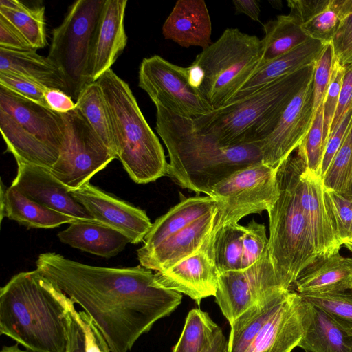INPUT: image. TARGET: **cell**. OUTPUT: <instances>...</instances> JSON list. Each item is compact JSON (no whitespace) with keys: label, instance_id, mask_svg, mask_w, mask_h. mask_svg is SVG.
Returning <instances> with one entry per match:
<instances>
[{"label":"cell","instance_id":"11","mask_svg":"<svg viewBox=\"0 0 352 352\" xmlns=\"http://www.w3.org/2000/svg\"><path fill=\"white\" fill-rule=\"evenodd\" d=\"M60 114L64 123V146L50 171L72 191L89 182L94 175L118 157L76 107Z\"/></svg>","mask_w":352,"mask_h":352},{"label":"cell","instance_id":"23","mask_svg":"<svg viewBox=\"0 0 352 352\" xmlns=\"http://www.w3.org/2000/svg\"><path fill=\"white\" fill-rule=\"evenodd\" d=\"M300 295L352 290V258L340 252L322 256L306 267L294 283Z\"/></svg>","mask_w":352,"mask_h":352},{"label":"cell","instance_id":"51","mask_svg":"<svg viewBox=\"0 0 352 352\" xmlns=\"http://www.w3.org/2000/svg\"><path fill=\"white\" fill-rule=\"evenodd\" d=\"M236 13L245 14L255 21H259L261 9L255 0H234L232 1Z\"/></svg>","mask_w":352,"mask_h":352},{"label":"cell","instance_id":"5","mask_svg":"<svg viewBox=\"0 0 352 352\" xmlns=\"http://www.w3.org/2000/svg\"><path fill=\"white\" fill-rule=\"evenodd\" d=\"M96 82L105 99L117 157L130 178L145 184L168 175L169 164L162 146L129 85L111 69Z\"/></svg>","mask_w":352,"mask_h":352},{"label":"cell","instance_id":"22","mask_svg":"<svg viewBox=\"0 0 352 352\" xmlns=\"http://www.w3.org/2000/svg\"><path fill=\"white\" fill-rule=\"evenodd\" d=\"M212 24L204 0H179L162 26V34L182 47H201L212 43Z\"/></svg>","mask_w":352,"mask_h":352},{"label":"cell","instance_id":"24","mask_svg":"<svg viewBox=\"0 0 352 352\" xmlns=\"http://www.w3.org/2000/svg\"><path fill=\"white\" fill-rule=\"evenodd\" d=\"M324 45L321 41L309 39L285 54L264 63L230 102L244 98L278 78L314 65Z\"/></svg>","mask_w":352,"mask_h":352},{"label":"cell","instance_id":"1","mask_svg":"<svg viewBox=\"0 0 352 352\" xmlns=\"http://www.w3.org/2000/svg\"><path fill=\"white\" fill-rule=\"evenodd\" d=\"M36 270L90 316L111 352H129L160 319L181 304V293L163 286L141 265L98 267L55 252L41 254Z\"/></svg>","mask_w":352,"mask_h":352},{"label":"cell","instance_id":"17","mask_svg":"<svg viewBox=\"0 0 352 352\" xmlns=\"http://www.w3.org/2000/svg\"><path fill=\"white\" fill-rule=\"evenodd\" d=\"M16 164L17 173L12 187L46 208L81 221L100 223L74 198L50 169L23 162Z\"/></svg>","mask_w":352,"mask_h":352},{"label":"cell","instance_id":"15","mask_svg":"<svg viewBox=\"0 0 352 352\" xmlns=\"http://www.w3.org/2000/svg\"><path fill=\"white\" fill-rule=\"evenodd\" d=\"M70 193L94 219L121 233L131 243L137 244L144 241L153 226L145 211L102 191L89 182Z\"/></svg>","mask_w":352,"mask_h":352},{"label":"cell","instance_id":"4","mask_svg":"<svg viewBox=\"0 0 352 352\" xmlns=\"http://www.w3.org/2000/svg\"><path fill=\"white\" fill-rule=\"evenodd\" d=\"M315 63L192 119L195 128L223 146L260 143L274 130L289 102L313 74Z\"/></svg>","mask_w":352,"mask_h":352},{"label":"cell","instance_id":"10","mask_svg":"<svg viewBox=\"0 0 352 352\" xmlns=\"http://www.w3.org/2000/svg\"><path fill=\"white\" fill-rule=\"evenodd\" d=\"M278 169L263 162L255 164L233 173L214 188L208 195L217 203L213 228L207 239L211 246L214 236L224 226L272 208L279 195Z\"/></svg>","mask_w":352,"mask_h":352},{"label":"cell","instance_id":"41","mask_svg":"<svg viewBox=\"0 0 352 352\" xmlns=\"http://www.w3.org/2000/svg\"><path fill=\"white\" fill-rule=\"evenodd\" d=\"M268 244L266 228L252 219L247 226L243 238L241 270L248 268L261 257Z\"/></svg>","mask_w":352,"mask_h":352},{"label":"cell","instance_id":"56","mask_svg":"<svg viewBox=\"0 0 352 352\" xmlns=\"http://www.w3.org/2000/svg\"><path fill=\"white\" fill-rule=\"evenodd\" d=\"M343 245L352 252V239H347L343 242Z\"/></svg>","mask_w":352,"mask_h":352},{"label":"cell","instance_id":"12","mask_svg":"<svg viewBox=\"0 0 352 352\" xmlns=\"http://www.w3.org/2000/svg\"><path fill=\"white\" fill-rule=\"evenodd\" d=\"M139 87L156 106L195 119L214 109L187 79L186 67L176 65L158 55L142 60L139 69Z\"/></svg>","mask_w":352,"mask_h":352},{"label":"cell","instance_id":"21","mask_svg":"<svg viewBox=\"0 0 352 352\" xmlns=\"http://www.w3.org/2000/svg\"><path fill=\"white\" fill-rule=\"evenodd\" d=\"M217 210L198 219L154 249L138 254L140 265L162 272L198 251L212 230Z\"/></svg>","mask_w":352,"mask_h":352},{"label":"cell","instance_id":"27","mask_svg":"<svg viewBox=\"0 0 352 352\" xmlns=\"http://www.w3.org/2000/svg\"><path fill=\"white\" fill-rule=\"evenodd\" d=\"M0 197L1 221L7 217L28 228L50 229L81 221L46 208L2 182Z\"/></svg>","mask_w":352,"mask_h":352},{"label":"cell","instance_id":"9","mask_svg":"<svg viewBox=\"0 0 352 352\" xmlns=\"http://www.w3.org/2000/svg\"><path fill=\"white\" fill-rule=\"evenodd\" d=\"M104 1H76L52 32L47 58L59 70L68 95L75 102L82 90L92 82L89 60Z\"/></svg>","mask_w":352,"mask_h":352},{"label":"cell","instance_id":"54","mask_svg":"<svg viewBox=\"0 0 352 352\" xmlns=\"http://www.w3.org/2000/svg\"><path fill=\"white\" fill-rule=\"evenodd\" d=\"M18 343L11 346H3L0 352H34L28 349H21Z\"/></svg>","mask_w":352,"mask_h":352},{"label":"cell","instance_id":"3","mask_svg":"<svg viewBox=\"0 0 352 352\" xmlns=\"http://www.w3.org/2000/svg\"><path fill=\"white\" fill-rule=\"evenodd\" d=\"M68 296L36 269L0 289V332L34 352H67Z\"/></svg>","mask_w":352,"mask_h":352},{"label":"cell","instance_id":"25","mask_svg":"<svg viewBox=\"0 0 352 352\" xmlns=\"http://www.w3.org/2000/svg\"><path fill=\"white\" fill-rule=\"evenodd\" d=\"M303 326L298 346L305 352H352V333L305 300Z\"/></svg>","mask_w":352,"mask_h":352},{"label":"cell","instance_id":"2","mask_svg":"<svg viewBox=\"0 0 352 352\" xmlns=\"http://www.w3.org/2000/svg\"><path fill=\"white\" fill-rule=\"evenodd\" d=\"M156 131L170 158L168 176L179 186L208 195L233 173L263 162L260 143L228 146L198 131L192 118L156 106Z\"/></svg>","mask_w":352,"mask_h":352},{"label":"cell","instance_id":"45","mask_svg":"<svg viewBox=\"0 0 352 352\" xmlns=\"http://www.w3.org/2000/svg\"><path fill=\"white\" fill-rule=\"evenodd\" d=\"M351 120L352 107L345 114L344 117L336 129L330 133L321 166L320 174L322 179L328 170L335 155L341 146Z\"/></svg>","mask_w":352,"mask_h":352},{"label":"cell","instance_id":"30","mask_svg":"<svg viewBox=\"0 0 352 352\" xmlns=\"http://www.w3.org/2000/svg\"><path fill=\"white\" fill-rule=\"evenodd\" d=\"M0 71L25 76L45 87L61 90L67 88L56 66L36 50H16L0 47Z\"/></svg>","mask_w":352,"mask_h":352},{"label":"cell","instance_id":"55","mask_svg":"<svg viewBox=\"0 0 352 352\" xmlns=\"http://www.w3.org/2000/svg\"><path fill=\"white\" fill-rule=\"evenodd\" d=\"M345 195L352 197V171L347 183Z\"/></svg>","mask_w":352,"mask_h":352},{"label":"cell","instance_id":"19","mask_svg":"<svg viewBox=\"0 0 352 352\" xmlns=\"http://www.w3.org/2000/svg\"><path fill=\"white\" fill-rule=\"evenodd\" d=\"M155 275L163 286L187 295L199 305L204 298L215 296L219 272L204 241L198 251Z\"/></svg>","mask_w":352,"mask_h":352},{"label":"cell","instance_id":"39","mask_svg":"<svg viewBox=\"0 0 352 352\" xmlns=\"http://www.w3.org/2000/svg\"><path fill=\"white\" fill-rule=\"evenodd\" d=\"M336 63L332 42L326 43L315 63L314 72V115L323 103Z\"/></svg>","mask_w":352,"mask_h":352},{"label":"cell","instance_id":"14","mask_svg":"<svg viewBox=\"0 0 352 352\" xmlns=\"http://www.w3.org/2000/svg\"><path fill=\"white\" fill-rule=\"evenodd\" d=\"M314 117L313 73L289 102L274 130L260 142L263 163L278 168L300 145Z\"/></svg>","mask_w":352,"mask_h":352},{"label":"cell","instance_id":"57","mask_svg":"<svg viewBox=\"0 0 352 352\" xmlns=\"http://www.w3.org/2000/svg\"><path fill=\"white\" fill-rule=\"evenodd\" d=\"M351 292H352V290H351Z\"/></svg>","mask_w":352,"mask_h":352},{"label":"cell","instance_id":"38","mask_svg":"<svg viewBox=\"0 0 352 352\" xmlns=\"http://www.w3.org/2000/svg\"><path fill=\"white\" fill-rule=\"evenodd\" d=\"M323 103L317 110L310 129L298 149L301 152L307 168L321 177L320 170L325 151L323 138Z\"/></svg>","mask_w":352,"mask_h":352},{"label":"cell","instance_id":"31","mask_svg":"<svg viewBox=\"0 0 352 352\" xmlns=\"http://www.w3.org/2000/svg\"><path fill=\"white\" fill-rule=\"evenodd\" d=\"M263 30L265 35L261 39L263 64L311 39L290 13L269 21L263 25Z\"/></svg>","mask_w":352,"mask_h":352},{"label":"cell","instance_id":"18","mask_svg":"<svg viewBox=\"0 0 352 352\" xmlns=\"http://www.w3.org/2000/svg\"><path fill=\"white\" fill-rule=\"evenodd\" d=\"M297 190L318 256L340 252L343 245L331 212L321 177L303 167Z\"/></svg>","mask_w":352,"mask_h":352},{"label":"cell","instance_id":"32","mask_svg":"<svg viewBox=\"0 0 352 352\" xmlns=\"http://www.w3.org/2000/svg\"><path fill=\"white\" fill-rule=\"evenodd\" d=\"M221 331L207 312L194 308L188 312L180 337L171 352H204Z\"/></svg>","mask_w":352,"mask_h":352},{"label":"cell","instance_id":"37","mask_svg":"<svg viewBox=\"0 0 352 352\" xmlns=\"http://www.w3.org/2000/svg\"><path fill=\"white\" fill-rule=\"evenodd\" d=\"M352 171V120L344 140L322 177L324 186L345 195Z\"/></svg>","mask_w":352,"mask_h":352},{"label":"cell","instance_id":"35","mask_svg":"<svg viewBox=\"0 0 352 352\" xmlns=\"http://www.w3.org/2000/svg\"><path fill=\"white\" fill-rule=\"evenodd\" d=\"M0 15L11 23L34 49L46 46L44 6L30 8L20 1L14 9L0 7Z\"/></svg>","mask_w":352,"mask_h":352},{"label":"cell","instance_id":"46","mask_svg":"<svg viewBox=\"0 0 352 352\" xmlns=\"http://www.w3.org/2000/svg\"><path fill=\"white\" fill-rule=\"evenodd\" d=\"M76 315L85 334L86 352H111L107 342L85 311H76Z\"/></svg>","mask_w":352,"mask_h":352},{"label":"cell","instance_id":"36","mask_svg":"<svg viewBox=\"0 0 352 352\" xmlns=\"http://www.w3.org/2000/svg\"><path fill=\"white\" fill-rule=\"evenodd\" d=\"M300 296L306 302L325 311L343 328L352 333L351 291Z\"/></svg>","mask_w":352,"mask_h":352},{"label":"cell","instance_id":"33","mask_svg":"<svg viewBox=\"0 0 352 352\" xmlns=\"http://www.w3.org/2000/svg\"><path fill=\"white\" fill-rule=\"evenodd\" d=\"M76 107L103 142L116 153L105 99L96 81L82 90Z\"/></svg>","mask_w":352,"mask_h":352},{"label":"cell","instance_id":"53","mask_svg":"<svg viewBox=\"0 0 352 352\" xmlns=\"http://www.w3.org/2000/svg\"><path fill=\"white\" fill-rule=\"evenodd\" d=\"M204 352H228V340L221 331L212 344Z\"/></svg>","mask_w":352,"mask_h":352},{"label":"cell","instance_id":"16","mask_svg":"<svg viewBox=\"0 0 352 352\" xmlns=\"http://www.w3.org/2000/svg\"><path fill=\"white\" fill-rule=\"evenodd\" d=\"M304 311L300 295L291 289L285 292L245 352H292L303 336Z\"/></svg>","mask_w":352,"mask_h":352},{"label":"cell","instance_id":"43","mask_svg":"<svg viewBox=\"0 0 352 352\" xmlns=\"http://www.w3.org/2000/svg\"><path fill=\"white\" fill-rule=\"evenodd\" d=\"M345 72V67L336 61L331 79L323 101V138L327 146L331 126L337 109L340 91Z\"/></svg>","mask_w":352,"mask_h":352},{"label":"cell","instance_id":"13","mask_svg":"<svg viewBox=\"0 0 352 352\" xmlns=\"http://www.w3.org/2000/svg\"><path fill=\"white\" fill-rule=\"evenodd\" d=\"M284 289L274 270L267 247L248 268L220 273L215 301L230 324L251 307Z\"/></svg>","mask_w":352,"mask_h":352},{"label":"cell","instance_id":"29","mask_svg":"<svg viewBox=\"0 0 352 352\" xmlns=\"http://www.w3.org/2000/svg\"><path fill=\"white\" fill-rule=\"evenodd\" d=\"M287 6L308 38L332 41L342 17V0H289Z\"/></svg>","mask_w":352,"mask_h":352},{"label":"cell","instance_id":"48","mask_svg":"<svg viewBox=\"0 0 352 352\" xmlns=\"http://www.w3.org/2000/svg\"><path fill=\"white\" fill-rule=\"evenodd\" d=\"M68 345L67 352H86L85 334L76 315L74 302L68 297Z\"/></svg>","mask_w":352,"mask_h":352},{"label":"cell","instance_id":"44","mask_svg":"<svg viewBox=\"0 0 352 352\" xmlns=\"http://www.w3.org/2000/svg\"><path fill=\"white\" fill-rule=\"evenodd\" d=\"M331 42L336 61L343 67L352 65V12L341 19Z\"/></svg>","mask_w":352,"mask_h":352},{"label":"cell","instance_id":"8","mask_svg":"<svg viewBox=\"0 0 352 352\" xmlns=\"http://www.w3.org/2000/svg\"><path fill=\"white\" fill-rule=\"evenodd\" d=\"M193 63L204 72L201 94L214 109L220 108L230 102L263 65L261 39L237 28H227Z\"/></svg>","mask_w":352,"mask_h":352},{"label":"cell","instance_id":"49","mask_svg":"<svg viewBox=\"0 0 352 352\" xmlns=\"http://www.w3.org/2000/svg\"><path fill=\"white\" fill-rule=\"evenodd\" d=\"M0 47L16 50L34 49L20 32L0 15Z\"/></svg>","mask_w":352,"mask_h":352},{"label":"cell","instance_id":"7","mask_svg":"<svg viewBox=\"0 0 352 352\" xmlns=\"http://www.w3.org/2000/svg\"><path fill=\"white\" fill-rule=\"evenodd\" d=\"M0 129L16 162L51 169L64 146L60 113L0 85Z\"/></svg>","mask_w":352,"mask_h":352},{"label":"cell","instance_id":"6","mask_svg":"<svg viewBox=\"0 0 352 352\" xmlns=\"http://www.w3.org/2000/svg\"><path fill=\"white\" fill-rule=\"evenodd\" d=\"M305 165L298 148L280 164L277 171L278 197L267 212V249L276 275L285 289H290L300 273L318 257L297 190Z\"/></svg>","mask_w":352,"mask_h":352},{"label":"cell","instance_id":"20","mask_svg":"<svg viewBox=\"0 0 352 352\" xmlns=\"http://www.w3.org/2000/svg\"><path fill=\"white\" fill-rule=\"evenodd\" d=\"M126 0H105L89 60V76L96 82L122 54L127 43L124 26Z\"/></svg>","mask_w":352,"mask_h":352},{"label":"cell","instance_id":"40","mask_svg":"<svg viewBox=\"0 0 352 352\" xmlns=\"http://www.w3.org/2000/svg\"><path fill=\"white\" fill-rule=\"evenodd\" d=\"M324 190L338 234L343 243L352 235V197L326 188Z\"/></svg>","mask_w":352,"mask_h":352},{"label":"cell","instance_id":"28","mask_svg":"<svg viewBox=\"0 0 352 352\" xmlns=\"http://www.w3.org/2000/svg\"><path fill=\"white\" fill-rule=\"evenodd\" d=\"M59 240L72 248L104 258L116 256L130 243L118 231L96 222L78 221L58 233Z\"/></svg>","mask_w":352,"mask_h":352},{"label":"cell","instance_id":"34","mask_svg":"<svg viewBox=\"0 0 352 352\" xmlns=\"http://www.w3.org/2000/svg\"><path fill=\"white\" fill-rule=\"evenodd\" d=\"M245 232V226L232 223L222 227L214 236L211 241L212 254L219 274L241 270Z\"/></svg>","mask_w":352,"mask_h":352},{"label":"cell","instance_id":"42","mask_svg":"<svg viewBox=\"0 0 352 352\" xmlns=\"http://www.w3.org/2000/svg\"><path fill=\"white\" fill-rule=\"evenodd\" d=\"M0 85L24 98L48 107L44 97L45 90L47 87L25 76L10 72L0 71Z\"/></svg>","mask_w":352,"mask_h":352},{"label":"cell","instance_id":"50","mask_svg":"<svg viewBox=\"0 0 352 352\" xmlns=\"http://www.w3.org/2000/svg\"><path fill=\"white\" fill-rule=\"evenodd\" d=\"M44 97L48 107L56 112L64 113L76 109V102L61 90L46 88Z\"/></svg>","mask_w":352,"mask_h":352},{"label":"cell","instance_id":"52","mask_svg":"<svg viewBox=\"0 0 352 352\" xmlns=\"http://www.w3.org/2000/svg\"><path fill=\"white\" fill-rule=\"evenodd\" d=\"M186 73L189 85L193 89L199 91L204 79V72L203 69L197 64L192 63L190 66L186 67Z\"/></svg>","mask_w":352,"mask_h":352},{"label":"cell","instance_id":"47","mask_svg":"<svg viewBox=\"0 0 352 352\" xmlns=\"http://www.w3.org/2000/svg\"><path fill=\"white\" fill-rule=\"evenodd\" d=\"M352 107V65L345 67L337 109L330 133L336 129L347 111Z\"/></svg>","mask_w":352,"mask_h":352},{"label":"cell","instance_id":"26","mask_svg":"<svg viewBox=\"0 0 352 352\" xmlns=\"http://www.w3.org/2000/svg\"><path fill=\"white\" fill-rule=\"evenodd\" d=\"M217 209V201L210 196L182 200L155 220L144 240V245L138 250L137 254L154 249L170 236Z\"/></svg>","mask_w":352,"mask_h":352}]
</instances>
